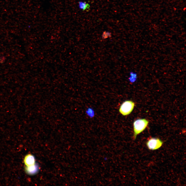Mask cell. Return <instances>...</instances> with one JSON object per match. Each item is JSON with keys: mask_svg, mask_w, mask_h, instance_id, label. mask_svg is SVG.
Segmentation results:
<instances>
[{"mask_svg": "<svg viewBox=\"0 0 186 186\" xmlns=\"http://www.w3.org/2000/svg\"><path fill=\"white\" fill-rule=\"evenodd\" d=\"M149 121L145 119H139L135 120L133 123L134 133L133 139L135 140L137 136L143 131L148 126Z\"/></svg>", "mask_w": 186, "mask_h": 186, "instance_id": "obj_1", "label": "cell"}, {"mask_svg": "<svg viewBox=\"0 0 186 186\" xmlns=\"http://www.w3.org/2000/svg\"><path fill=\"white\" fill-rule=\"evenodd\" d=\"M135 106V103L131 100H127L123 102L121 105L119 111L123 116L129 114L133 111Z\"/></svg>", "mask_w": 186, "mask_h": 186, "instance_id": "obj_2", "label": "cell"}, {"mask_svg": "<svg viewBox=\"0 0 186 186\" xmlns=\"http://www.w3.org/2000/svg\"><path fill=\"white\" fill-rule=\"evenodd\" d=\"M163 144V141L160 138L156 137L149 138L146 143V145L150 150H154L160 148Z\"/></svg>", "mask_w": 186, "mask_h": 186, "instance_id": "obj_3", "label": "cell"}, {"mask_svg": "<svg viewBox=\"0 0 186 186\" xmlns=\"http://www.w3.org/2000/svg\"><path fill=\"white\" fill-rule=\"evenodd\" d=\"M39 170L38 166L36 164L28 166H26L25 171L26 173L29 175H34L36 174Z\"/></svg>", "mask_w": 186, "mask_h": 186, "instance_id": "obj_4", "label": "cell"}, {"mask_svg": "<svg viewBox=\"0 0 186 186\" xmlns=\"http://www.w3.org/2000/svg\"><path fill=\"white\" fill-rule=\"evenodd\" d=\"M35 159L34 156L31 154L26 155L24 159V162L26 166L33 165L35 164Z\"/></svg>", "mask_w": 186, "mask_h": 186, "instance_id": "obj_5", "label": "cell"}, {"mask_svg": "<svg viewBox=\"0 0 186 186\" xmlns=\"http://www.w3.org/2000/svg\"><path fill=\"white\" fill-rule=\"evenodd\" d=\"M79 6L80 9L83 11L89 10L90 9L89 4L86 2H79Z\"/></svg>", "mask_w": 186, "mask_h": 186, "instance_id": "obj_6", "label": "cell"}, {"mask_svg": "<svg viewBox=\"0 0 186 186\" xmlns=\"http://www.w3.org/2000/svg\"><path fill=\"white\" fill-rule=\"evenodd\" d=\"M130 76L129 78L130 81L131 82H135L137 79V74L133 72H130Z\"/></svg>", "mask_w": 186, "mask_h": 186, "instance_id": "obj_7", "label": "cell"}, {"mask_svg": "<svg viewBox=\"0 0 186 186\" xmlns=\"http://www.w3.org/2000/svg\"><path fill=\"white\" fill-rule=\"evenodd\" d=\"M111 36V33L109 32L104 31L102 35V38L103 39H106Z\"/></svg>", "mask_w": 186, "mask_h": 186, "instance_id": "obj_8", "label": "cell"}]
</instances>
